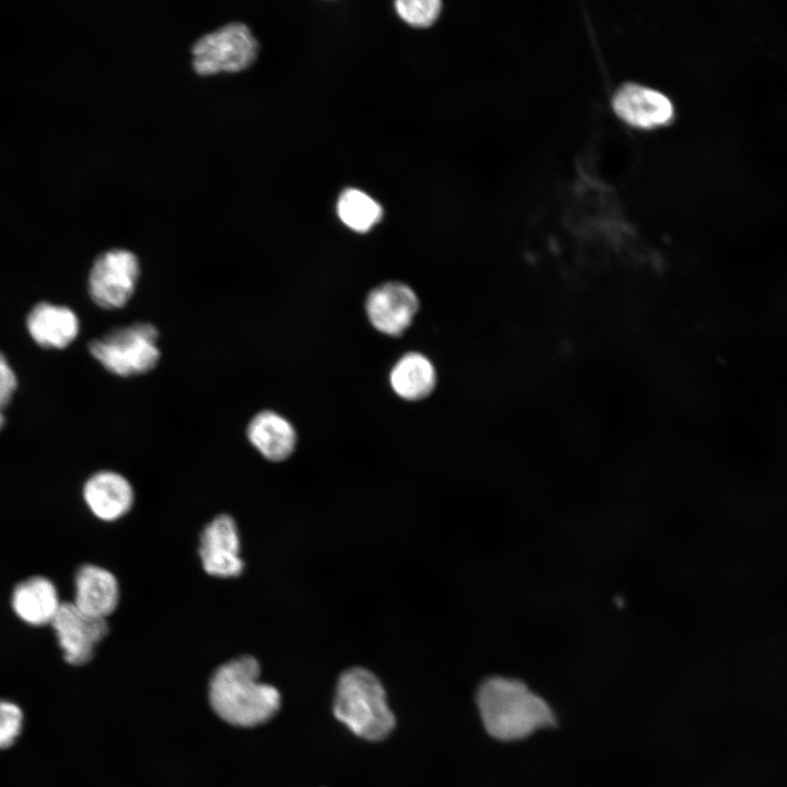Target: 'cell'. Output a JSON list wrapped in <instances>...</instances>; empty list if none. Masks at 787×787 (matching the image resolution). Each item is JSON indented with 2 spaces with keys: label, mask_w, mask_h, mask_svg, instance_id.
<instances>
[{
  "label": "cell",
  "mask_w": 787,
  "mask_h": 787,
  "mask_svg": "<svg viewBox=\"0 0 787 787\" xmlns=\"http://www.w3.org/2000/svg\"><path fill=\"white\" fill-rule=\"evenodd\" d=\"M261 668L251 655L232 658L215 668L209 680L208 700L224 723L252 728L269 721L280 709L279 691L259 681Z\"/></svg>",
  "instance_id": "6da1fadb"
},
{
  "label": "cell",
  "mask_w": 787,
  "mask_h": 787,
  "mask_svg": "<svg viewBox=\"0 0 787 787\" xmlns=\"http://www.w3.org/2000/svg\"><path fill=\"white\" fill-rule=\"evenodd\" d=\"M475 701L484 729L500 741L522 740L556 725L551 705L515 678L494 676L485 679L477 691Z\"/></svg>",
  "instance_id": "7a4b0ae2"
},
{
  "label": "cell",
  "mask_w": 787,
  "mask_h": 787,
  "mask_svg": "<svg viewBox=\"0 0 787 787\" xmlns=\"http://www.w3.org/2000/svg\"><path fill=\"white\" fill-rule=\"evenodd\" d=\"M333 714L354 735L368 741L383 740L395 728L383 684L363 667H352L340 674Z\"/></svg>",
  "instance_id": "3957f363"
},
{
  "label": "cell",
  "mask_w": 787,
  "mask_h": 787,
  "mask_svg": "<svg viewBox=\"0 0 787 787\" xmlns=\"http://www.w3.org/2000/svg\"><path fill=\"white\" fill-rule=\"evenodd\" d=\"M158 331L148 322L117 327L89 344L91 354L110 373L133 376L155 367Z\"/></svg>",
  "instance_id": "277c9868"
},
{
  "label": "cell",
  "mask_w": 787,
  "mask_h": 787,
  "mask_svg": "<svg viewBox=\"0 0 787 787\" xmlns=\"http://www.w3.org/2000/svg\"><path fill=\"white\" fill-rule=\"evenodd\" d=\"M259 43L244 22L232 21L198 37L191 46V63L199 74L238 71L249 66Z\"/></svg>",
  "instance_id": "5b68a950"
},
{
  "label": "cell",
  "mask_w": 787,
  "mask_h": 787,
  "mask_svg": "<svg viewBox=\"0 0 787 787\" xmlns=\"http://www.w3.org/2000/svg\"><path fill=\"white\" fill-rule=\"evenodd\" d=\"M139 273V261L130 250L115 248L104 251L91 268L90 295L105 309L120 308L132 296Z\"/></svg>",
  "instance_id": "8992f818"
},
{
  "label": "cell",
  "mask_w": 787,
  "mask_h": 787,
  "mask_svg": "<svg viewBox=\"0 0 787 787\" xmlns=\"http://www.w3.org/2000/svg\"><path fill=\"white\" fill-rule=\"evenodd\" d=\"M240 532L228 514L213 517L201 530L198 555L202 569L212 577L236 578L245 569Z\"/></svg>",
  "instance_id": "52a82bcc"
},
{
  "label": "cell",
  "mask_w": 787,
  "mask_h": 787,
  "mask_svg": "<svg viewBox=\"0 0 787 787\" xmlns=\"http://www.w3.org/2000/svg\"><path fill=\"white\" fill-rule=\"evenodd\" d=\"M51 626L64 661L72 666L89 663L109 633L107 620L86 615L71 601L62 602Z\"/></svg>",
  "instance_id": "ba28073f"
},
{
  "label": "cell",
  "mask_w": 787,
  "mask_h": 787,
  "mask_svg": "<svg viewBox=\"0 0 787 787\" xmlns=\"http://www.w3.org/2000/svg\"><path fill=\"white\" fill-rule=\"evenodd\" d=\"M82 498L90 513L101 521L115 522L132 509L136 493L132 483L114 470H101L83 483Z\"/></svg>",
  "instance_id": "9c48e42d"
},
{
  "label": "cell",
  "mask_w": 787,
  "mask_h": 787,
  "mask_svg": "<svg viewBox=\"0 0 787 787\" xmlns=\"http://www.w3.org/2000/svg\"><path fill=\"white\" fill-rule=\"evenodd\" d=\"M418 309L416 294L401 282L378 285L368 294L366 301L371 324L389 336H400L411 325Z\"/></svg>",
  "instance_id": "30bf717a"
},
{
  "label": "cell",
  "mask_w": 787,
  "mask_h": 787,
  "mask_svg": "<svg viewBox=\"0 0 787 787\" xmlns=\"http://www.w3.org/2000/svg\"><path fill=\"white\" fill-rule=\"evenodd\" d=\"M615 114L631 126L650 129L668 124L673 117V104L662 92L639 83L622 84L613 94Z\"/></svg>",
  "instance_id": "8fae6325"
},
{
  "label": "cell",
  "mask_w": 787,
  "mask_h": 787,
  "mask_svg": "<svg viewBox=\"0 0 787 787\" xmlns=\"http://www.w3.org/2000/svg\"><path fill=\"white\" fill-rule=\"evenodd\" d=\"M73 589L71 602L92 618L107 620L120 602L121 590L116 575L97 564L85 563L78 567Z\"/></svg>",
  "instance_id": "7c38bea8"
},
{
  "label": "cell",
  "mask_w": 787,
  "mask_h": 787,
  "mask_svg": "<svg viewBox=\"0 0 787 787\" xmlns=\"http://www.w3.org/2000/svg\"><path fill=\"white\" fill-rule=\"evenodd\" d=\"M10 601L14 614L31 626L51 625L63 602L52 580L38 575L16 584Z\"/></svg>",
  "instance_id": "4fadbf2b"
},
{
  "label": "cell",
  "mask_w": 787,
  "mask_h": 787,
  "mask_svg": "<svg viewBox=\"0 0 787 787\" xmlns=\"http://www.w3.org/2000/svg\"><path fill=\"white\" fill-rule=\"evenodd\" d=\"M247 438L267 460L281 462L295 450L297 434L294 426L273 411H261L247 426Z\"/></svg>",
  "instance_id": "5bb4252c"
},
{
  "label": "cell",
  "mask_w": 787,
  "mask_h": 787,
  "mask_svg": "<svg viewBox=\"0 0 787 787\" xmlns=\"http://www.w3.org/2000/svg\"><path fill=\"white\" fill-rule=\"evenodd\" d=\"M26 326L32 338L43 348H66L79 333V319L70 308L45 302L33 307Z\"/></svg>",
  "instance_id": "9a60e30c"
},
{
  "label": "cell",
  "mask_w": 787,
  "mask_h": 787,
  "mask_svg": "<svg viewBox=\"0 0 787 787\" xmlns=\"http://www.w3.org/2000/svg\"><path fill=\"white\" fill-rule=\"evenodd\" d=\"M393 391L409 401L426 398L435 388L436 372L431 361L418 352L403 355L390 372Z\"/></svg>",
  "instance_id": "2e32d148"
},
{
  "label": "cell",
  "mask_w": 787,
  "mask_h": 787,
  "mask_svg": "<svg viewBox=\"0 0 787 787\" xmlns=\"http://www.w3.org/2000/svg\"><path fill=\"white\" fill-rule=\"evenodd\" d=\"M337 213L349 228L365 233L381 220L383 208L367 193L349 188L338 199Z\"/></svg>",
  "instance_id": "e0dca14e"
},
{
  "label": "cell",
  "mask_w": 787,
  "mask_h": 787,
  "mask_svg": "<svg viewBox=\"0 0 787 787\" xmlns=\"http://www.w3.org/2000/svg\"><path fill=\"white\" fill-rule=\"evenodd\" d=\"M398 15L416 27L432 25L438 17L442 2L438 0H399L395 2Z\"/></svg>",
  "instance_id": "ac0fdd59"
},
{
  "label": "cell",
  "mask_w": 787,
  "mask_h": 787,
  "mask_svg": "<svg viewBox=\"0 0 787 787\" xmlns=\"http://www.w3.org/2000/svg\"><path fill=\"white\" fill-rule=\"evenodd\" d=\"M21 707L11 701L0 700V750L11 747L23 728Z\"/></svg>",
  "instance_id": "d6986e66"
},
{
  "label": "cell",
  "mask_w": 787,
  "mask_h": 787,
  "mask_svg": "<svg viewBox=\"0 0 787 787\" xmlns=\"http://www.w3.org/2000/svg\"><path fill=\"white\" fill-rule=\"evenodd\" d=\"M15 388V374L5 357L0 353V408L9 403Z\"/></svg>",
  "instance_id": "ffe728a7"
},
{
  "label": "cell",
  "mask_w": 787,
  "mask_h": 787,
  "mask_svg": "<svg viewBox=\"0 0 787 787\" xmlns=\"http://www.w3.org/2000/svg\"><path fill=\"white\" fill-rule=\"evenodd\" d=\"M3 422H4V419H3L2 413L0 412V428H1L2 425H3Z\"/></svg>",
  "instance_id": "44dd1931"
}]
</instances>
